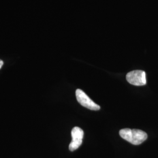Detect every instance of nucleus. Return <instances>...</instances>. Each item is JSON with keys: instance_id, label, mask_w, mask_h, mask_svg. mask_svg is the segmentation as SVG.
<instances>
[{"instance_id": "f03ea898", "label": "nucleus", "mask_w": 158, "mask_h": 158, "mask_svg": "<svg viewBox=\"0 0 158 158\" xmlns=\"http://www.w3.org/2000/svg\"><path fill=\"white\" fill-rule=\"evenodd\" d=\"M127 81L134 85L141 86L147 84L146 73L141 70H136L128 73L126 76Z\"/></svg>"}, {"instance_id": "f257e3e1", "label": "nucleus", "mask_w": 158, "mask_h": 158, "mask_svg": "<svg viewBox=\"0 0 158 158\" xmlns=\"http://www.w3.org/2000/svg\"><path fill=\"white\" fill-rule=\"evenodd\" d=\"M120 136L131 143L138 145L147 140L148 135L143 131L137 129L124 128L119 131Z\"/></svg>"}, {"instance_id": "20e7f679", "label": "nucleus", "mask_w": 158, "mask_h": 158, "mask_svg": "<svg viewBox=\"0 0 158 158\" xmlns=\"http://www.w3.org/2000/svg\"><path fill=\"white\" fill-rule=\"evenodd\" d=\"M71 134L72 137V141L69 144V148L70 151H74L77 149L82 144L84 136V132L80 128L78 127H75L72 130Z\"/></svg>"}, {"instance_id": "39448f33", "label": "nucleus", "mask_w": 158, "mask_h": 158, "mask_svg": "<svg viewBox=\"0 0 158 158\" xmlns=\"http://www.w3.org/2000/svg\"><path fill=\"white\" fill-rule=\"evenodd\" d=\"M3 64H4V62H3V61H2V60H1V59H0V69L2 68V66Z\"/></svg>"}, {"instance_id": "7ed1b4c3", "label": "nucleus", "mask_w": 158, "mask_h": 158, "mask_svg": "<svg viewBox=\"0 0 158 158\" xmlns=\"http://www.w3.org/2000/svg\"><path fill=\"white\" fill-rule=\"evenodd\" d=\"M76 96L77 102L83 107L94 111H97L100 109V106L93 102L82 90L77 89L76 91Z\"/></svg>"}]
</instances>
